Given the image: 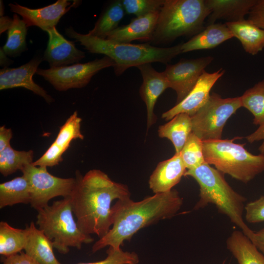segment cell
I'll use <instances>...</instances> for the list:
<instances>
[{"label": "cell", "mask_w": 264, "mask_h": 264, "mask_svg": "<svg viewBox=\"0 0 264 264\" xmlns=\"http://www.w3.org/2000/svg\"><path fill=\"white\" fill-rule=\"evenodd\" d=\"M76 178L70 198L77 223L84 233L95 234L101 238L112 225V201L130 198L129 188L97 169L89 171L84 176L77 172Z\"/></svg>", "instance_id": "cell-1"}, {"label": "cell", "mask_w": 264, "mask_h": 264, "mask_svg": "<svg viewBox=\"0 0 264 264\" xmlns=\"http://www.w3.org/2000/svg\"><path fill=\"white\" fill-rule=\"evenodd\" d=\"M183 204V198L175 189L155 194L139 201L131 198L117 200L112 206V227L92 246L94 253L109 246L121 248L140 229L158 221L174 217Z\"/></svg>", "instance_id": "cell-2"}, {"label": "cell", "mask_w": 264, "mask_h": 264, "mask_svg": "<svg viewBox=\"0 0 264 264\" xmlns=\"http://www.w3.org/2000/svg\"><path fill=\"white\" fill-rule=\"evenodd\" d=\"M65 34L74 39L89 52L104 54L114 62L115 74L119 76L129 68L153 62L165 64L182 53V44L168 47H160L150 44H132L114 42L82 34L72 27L65 30Z\"/></svg>", "instance_id": "cell-3"}, {"label": "cell", "mask_w": 264, "mask_h": 264, "mask_svg": "<svg viewBox=\"0 0 264 264\" xmlns=\"http://www.w3.org/2000/svg\"><path fill=\"white\" fill-rule=\"evenodd\" d=\"M218 170L207 163L186 170L184 176L193 177L199 186V199L194 207L198 210L209 204L216 206L218 211L227 216L250 240L254 231L243 219L246 198L234 191Z\"/></svg>", "instance_id": "cell-4"}, {"label": "cell", "mask_w": 264, "mask_h": 264, "mask_svg": "<svg viewBox=\"0 0 264 264\" xmlns=\"http://www.w3.org/2000/svg\"><path fill=\"white\" fill-rule=\"evenodd\" d=\"M210 13L204 0H165L150 43L166 44L181 36H195L204 28Z\"/></svg>", "instance_id": "cell-5"}, {"label": "cell", "mask_w": 264, "mask_h": 264, "mask_svg": "<svg viewBox=\"0 0 264 264\" xmlns=\"http://www.w3.org/2000/svg\"><path fill=\"white\" fill-rule=\"evenodd\" d=\"M37 212L36 224L60 253L66 254L71 247L80 250L83 244L94 241L90 235L81 231L75 220L70 197L55 201Z\"/></svg>", "instance_id": "cell-6"}, {"label": "cell", "mask_w": 264, "mask_h": 264, "mask_svg": "<svg viewBox=\"0 0 264 264\" xmlns=\"http://www.w3.org/2000/svg\"><path fill=\"white\" fill-rule=\"evenodd\" d=\"M232 139L203 141L205 161L223 174L247 183L264 172V154L254 155Z\"/></svg>", "instance_id": "cell-7"}, {"label": "cell", "mask_w": 264, "mask_h": 264, "mask_svg": "<svg viewBox=\"0 0 264 264\" xmlns=\"http://www.w3.org/2000/svg\"><path fill=\"white\" fill-rule=\"evenodd\" d=\"M242 107L241 97L222 98L213 93L191 117L192 132L203 141L221 139L228 119Z\"/></svg>", "instance_id": "cell-8"}, {"label": "cell", "mask_w": 264, "mask_h": 264, "mask_svg": "<svg viewBox=\"0 0 264 264\" xmlns=\"http://www.w3.org/2000/svg\"><path fill=\"white\" fill-rule=\"evenodd\" d=\"M46 168L31 164L21 170L29 184L30 204L37 211L48 205L49 201L55 197H70L76 183V177H57L48 173Z\"/></svg>", "instance_id": "cell-9"}, {"label": "cell", "mask_w": 264, "mask_h": 264, "mask_svg": "<svg viewBox=\"0 0 264 264\" xmlns=\"http://www.w3.org/2000/svg\"><path fill=\"white\" fill-rule=\"evenodd\" d=\"M114 62L105 56L101 59L84 64H75L69 66L47 69L38 68L36 74L49 82L59 91L85 87L92 77L101 70L114 66Z\"/></svg>", "instance_id": "cell-10"}, {"label": "cell", "mask_w": 264, "mask_h": 264, "mask_svg": "<svg viewBox=\"0 0 264 264\" xmlns=\"http://www.w3.org/2000/svg\"><path fill=\"white\" fill-rule=\"evenodd\" d=\"M212 56L197 59H181L177 63L167 64L163 71L170 88L176 93V104L182 101L196 85L205 68L213 60Z\"/></svg>", "instance_id": "cell-11"}, {"label": "cell", "mask_w": 264, "mask_h": 264, "mask_svg": "<svg viewBox=\"0 0 264 264\" xmlns=\"http://www.w3.org/2000/svg\"><path fill=\"white\" fill-rule=\"evenodd\" d=\"M224 72L225 70L222 68L212 73L204 70L188 95L180 102L164 112L162 118L169 120L181 113H186L190 116L194 115L207 102L210 96L211 89Z\"/></svg>", "instance_id": "cell-12"}, {"label": "cell", "mask_w": 264, "mask_h": 264, "mask_svg": "<svg viewBox=\"0 0 264 264\" xmlns=\"http://www.w3.org/2000/svg\"><path fill=\"white\" fill-rule=\"evenodd\" d=\"M79 1L71 3L67 0H58L55 3L47 6L31 9L18 3H10V10L21 15L27 27L36 26L45 31L54 27L61 17L73 6H77Z\"/></svg>", "instance_id": "cell-13"}, {"label": "cell", "mask_w": 264, "mask_h": 264, "mask_svg": "<svg viewBox=\"0 0 264 264\" xmlns=\"http://www.w3.org/2000/svg\"><path fill=\"white\" fill-rule=\"evenodd\" d=\"M82 119L78 117L77 111L70 116L65 124L60 128L55 140L45 153L32 164L36 166L53 167L63 160L62 155L69 148L71 142L77 138L83 140L81 132Z\"/></svg>", "instance_id": "cell-14"}, {"label": "cell", "mask_w": 264, "mask_h": 264, "mask_svg": "<svg viewBox=\"0 0 264 264\" xmlns=\"http://www.w3.org/2000/svg\"><path fill=\"white\" fill-rule=\"evenodd\" d=\"M137 67L143 79L139 93L146 106L148 130L156 121L157 117L154 111L156 102L165 90L170 88V85L164 72L157 71L151 64H144Z\"/></svg>", "instance_id": "cell-15"}, {"label": "cell", "mask_w": 264, "mask_h": 264, "mask_svg": "<svg viewBox=\"0 0 264 264\" xmlns=\"http://www.w3.org/2000/svg\"><path fill=\"white\" fill-rule=\"evenodd\" d=\"M43 59L35 57L26 64L17 68H3L0 70V89L22 87L43 97L48 103L54 101L43 88L36 84L33 76Z\"/></svg>", "instance_id": "cell-16"}, {"label": "cell", "mask_w": 264, "mask_h": 264, "mask_svg": "<svg viewBox=\"0 0 264 264\" xmlns=\"http://www.w3.org/2000/svg\"><path fill=\"white\" fill-rule=\"evenodd\" d=\"M45 31L47 33L49 39L43 59L49 63L50 68L77 64L85 57V52L77 49L74 42L65 38L55 26Z\"/></svg>", "instance_id": "cell-17"}, {"label": "cell", "mask_w": 264, "mask_h": 264, "mask_svg": "<svg viewBox=\"0 0 264 264\" xmlns=\"http://www.w3.org/2000/svg\"><path fill=\"white\" fill-rule=\"evenodd\" d=\"M159 12L156 11L132 19L126 25L118 26L106 39L123 43L134 40L150 42L157 24Z\"/></svg>", "instance_id": "cell-18"}, {"label": "cell", "mask_w": 264, "mask_h": 264, "mask_svg": "<svg viewBox=\"0 0 264 264\" xmlns=\"http://www.w3.org/2000/svg\"><path fill=\"white\" fill-rule=\"evenodd\" d=\"M186 171L179 154L159 162L151 175L149 184L154 194L170 191L180 181Z\"/></svg>", "instance_id": "cell-19"}, {"label": "cell", "mask_w": 264, "mask_h": 264, "mask_svg": "<svg viewBox=\"0 0 264 264\" xmlns=\"http://www.w3.org/2000/svg\"><path fill=\"white\" fill-rule=\"evenodd\" d=\"M211 13L208 25L215 23L218 20L226 22H236L244 20L256 0H204Z\"/></svg>", "instance_id": "cell-20"}, {"label": "cell", "mask_w": 264, "mask_h": 264, "mask_svg": "<svg viewBox=\"0 0 264 264\" xmlns=\"http://www.w3.org/2000/svg\"><path fill=\"white\" fill-rule=\"evenodd\" d=\"M25 253L41 264H61L55 256L52 242L34 222L26 226Z\"/></svg>", "instance_id": "cell-21"}, {"label": "cell", "mask_w": 264, "mask_h": 264, "mask_svg": "<svg viewBox=\"0 0 264 264\" xmlns=\"http://www.w3.org/2000/svg\"><path fill=\"white\" fill-rule=\"evenodd\" d=\"M233 37V34L225 23L211 24L187 42L182 44V53L213 48Z\"/></svg>", "instance_id": "cell-22"}, {"label": "cell", "mask_w": 264, "mask_h": 264, "mask_svg": "<svg viewBox=\"0 0 264 264\" xmlns=\"http://www.w3.org/2000/svg\"><path fill=\"white\" fill-rule=\"evenodd\" d=\"M225 23L246 52L254 55L264 48V30L247 19Z\"/></svg>", "instance_id": "cell-23"}, {"label": "cell", "mask_w": 264, "mask_h": 264, "mask_svg": "<svg viewBox=\"0 0 264 264\" xmlns=\"http://www.w3.org/2000/svg\"><path fill=\"white\" fill-rule=\"evenodd\" d=\"M226 243L239 264H264V255L242 231H233Z\"/></svg>", "instance_id": "cell-24"}, {"label": "cell", "mask_w": 264, "mask_h": 264, "mask_svg": "<svg viewBox=\"0 0 264 264\" xmlns=\"http://www.w3.org/2000/svg\"><path fill=\"white\" fill-rule=\"evenodd\" d=\"M192 132L191 116L184 113L175 115L169 122L159 127L158 136L167 138L173 144L176 153L179 154Z\"/></svg>", "instance_id": "cell-25"}, {"label": "cell", "mask_w": 264, "mask_h": 264, "mask_svg": "<svg viewBox=\"0 0 264 264\" xmlns=\"http://www.w3.org/2000/svg\"><path fill=\"white\" fill-rule=\"evenodd\" d=\"M31 201L30 189L26 178L22 175L0 184V208Z\"/></svg>", "instance_id": "cell-26"}, {"label": "cell", "mask_w": 264, "mask_h": 264, "mask_svg": "<svg viewBox=\"0 0 264 264\" xmlns=\"http://www.w3.org/2000/svg\"><path fill=\"white\" fill-rule=\"evenodd\" d=\"M125 13L121 0L113 1L107 6L95 22L94 27L87 34L106 39L110 33L118 27Z\"/></svg>", "instance_id": "cell-27"}, {"label": "cell", "mask_w": 264, "mask_h": 264, "mask_svg": "<svg viewBox=\"0 0 264 264\" xmlns=\"http://www.w3.org/2000/svg\"><path fill=\"white\" fill-rule=\"evenodd\" d=\"M26 230L15 228L7 222H0V254L5 257L21 252L24 249Z\"/></svg>", "instance_id": "cell-28"}, {"label": "cell", "mask_w": 264, "mask_h": 264, "mask_svg": "<svg viewBox=\"0 0 264 264\" xmlns=\"http://www.w3.org/2000/svg\"><path fill=\"white\" fill-rule=\"evenodd\" d=\"M34 157L32 150L17 151L11 145L0 152V172L4 176L32 164Z\"/></svg>", "instance_id": "cell-29"}, {"label": "cell", "mask_w": 264, "mask_h": 264, "mask_svg": "<svg viewBox=\"0 0 264 264\" xmlns=\"http://www.w3.org/2000/svg\"><path fill=\"white\" fill-rule=\"evenodd\" d=\"M27 26L17 14L13 15V22L8 30L7 39L3 50L7 55L15 57L27 49Z\"/></svg>", "instance_id": "cell-30"}, {"label": "cell", "mask_w": 264, "mask_h": 264, "mask_svg": "<svg viewBox=\"0 0 264 264\" xmlns=\"http://www.w3.org/2000/svg\"><path fill=\"white\" fill-rule=\"evenodd\" d=\"M241 97L242 105L253 115V124H264V80L247 89Z\"/></svg>", "instance_id": "cell-31"}, {"label": "cell", "mask_w": 264, "mask_h": 264, "mask_svg": "<svg viewBox=\"0 0 264 264\" xmlns=\"http://www.w3.org/2000/svg\"><path fill=\"white\" fill-rule=\"evenodd\" d=\"M187 170H191L206 163L203 153V141L192 132L179 153Z\"/></svg>", "instance_id": "cell-32"}, {"label": "cell", "mask_w": 264, "mask_h": 264, "mask_svg": "<svg viewBox=\"0 0 264 264\" xmlns=\"http://www.w3.org/2000/svg\"><path fill=\"white\" fill-rule=\"evenodd\" d=\"M165 0H121L125 13L142 16L159 11Z\"/></svg>", "instance_id": "cell-33"}, {"label": "cell", "mask_w": 264, "mask_h": 264, "mask_svg": "<svg viewBox=\"0 0 264 264\" xmlns=\"http://www.w3.org/2000/svg\"><path fill=\"white\" fill-rule=\"evenodd\" d=\"M107 253V256L103 260L77 264H138L139 262V257L136 253L133 252L123 251L121 248L115 249L109 246Z\"/></svg>", "instance_id": "cell-34"}, {"label": "cell", "mask_w": 264, "mask_h": 264, "mask_svg": "<svg viewBox=\"0 0 264 264\" xmlns=\"http://www.w3.org/2000/svg\"><path fill=\"white\" fill-rule=\"evenodd\" d=\"M245 218L250 223L264 221V196L255 201L248 202L245 206Z\"/></svg>", "instance_id": "cell-35"}, {"label": "cell", "mask_w": 264, "mask_h": 264, "mask_svg": "<svg viewBox=\"0 0 264 264\" xmlns=\"http://www.w3.org/2000/svg\"><path fill=\"white\" fill-rule=\"evenodd\" d=\"M248 15V20L264 30V0H256Z\"/></svg>", "instance_id": "cell-36"}, {"label": "cell", "mask_w": 264, "mask_h": 264, "mask_svg": "<svg viewBox=\"0 0 264 264\" xmlns=\"http://www.w3.org/2000/svg\"><path fill=\"white\" fill-rule=\"evenodd\" d=\"M2 264H41L25 253H20L5 257Z\"/></svg>", "instance_id": "cell-37"}, {"label": "cell", "mask_w": 264, "mask_h": 264, "mask_svg": "<svg viewBox=\"0 0 264 264\" xmlns=\"http://www.w3.org/2000/svg\"><path fill=\"white\" fill-rule=\"evenodd\" d=\"M246 139L250 143L257 141L263 140V143L259 146L258 150L260 153L264 154V124L259 126V128L255 132L247 135Z\"/></svg>", "instance_id": "cell-38"}, {"label": "cell", "mask_w": 264, "mask_h": 264, "mask_svg": "<svg viewBox=\"0 0 264 264\" xmlns=\"http://www.w3.org/2000/svg\"><path fill=\"white\" fill-rule=\"evenodd\" d=\"M12 137L11 129L6 128L5 126L0 127V152L10 145V141Z\"/></svg>", "instance_id": "cell-39"}, {"label": "cell", "mask_w": 264, "mask_h": 264, "mask_svg": "<svg viewBox=\"0 0 264 264\" xmlns=\"http://www.w3.org/2000/svg\"><path fill=\"white\" fill-rule=\"evenodd\" d=\"M250 241L264 255V228L258 231H254Z\"/></svg>", "instance_id": "cell-40"}, {"label": "cell", "mask_w": 264, "mask_h": 264, "mask_svg": "<svg viewBox=\"0 0 264 264\" xmlns=\"http://www.w3.org/2000/svg\"><path fill=\"white\" fill-rule=\"evenodd\" d=\"M13 22V19L8 16H2L0 18V34L8 30Z\"/></svg>", "instance_id": "cell-41"}, {"label": "cell", "mask_w": 264, "mask_h": 264, "mask_svg": "<svg viewBox=\"0 0 264 264\" xmlns=\"http://www.w3.org/2000/svg\"><path fill=\"white\" fill-rule=\"evenodd\" d=\"M6 55L2 47H1L0 49V65L3 68L7 67L8 66L13 63V61L9 59Z\"/></svg>", "instance_id": "cell-42"}, {"label": "cell", "mask_w": 264, "mask_h": 264, "mask_svg": "<svg viewBox=\"0 0 264 264\" xmlns=\"http://www.w3.org/2000/svg\"><path fill=\"white\" fill-rule=\"evenodd\" d=\"M4 14V6L3 2L1 0L0 1V17L3 16Z\"/></svg>", "instance_id": "cell-43"}, {"label": "cell", "mask_w": 264, "mask_h": 264, "mask_svg": "<svg viewBox=\"0 0 264 264\" xmlns=\"http://www.w3.org/2000/svg\"><path fill=\"white\" fill-rule=\"evenodd\" d=\"M222 264H224V262H223V263H222Z\"/></svg>", "instance_id": "cell-44"}]
</instances>
